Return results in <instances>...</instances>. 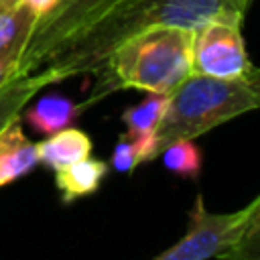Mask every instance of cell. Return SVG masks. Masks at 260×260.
I'll return each instance as SVG.
<instances>
[{
  "mask_svg": "<svg viewBox=\"0 0 260 260\" xmlns=\"http://www.w3.org/2000/svg\"><path fill=\"white\" fill-rule=\"evenodd\" d=\"M158 156H162V165L175 175H181L185 179H197L201 175L203 152L195 144V140L189 138L173 140L160 150Z\"/></svg>",
  "mask_w": 260,
  "mask_h": 260,
  "instance_id": "cell-15",
  "label": "cell"
},
{
  "mask_svg": "<svg viewBox=\"0 0 260 260\" xmlns=\"http://www.w3.org/2000/svg\"><path fill=\"white\" fill-rule=\"evenodd\" d=\"M18 61H20V57H16V55L0 57V87H4L14 77H20L18 75Z\"/></svg>",
  "mask_w": 260,
  "mask_h": 260,
  "instance_id": "cell-16",
  "label": "cell"
},
{
  "mask_svg": "<svg viewBox=\"0 0 260 260\" xmlns=\"http://www.w3.org/2000/svg\"><path fill=\"white\" fill-rule=\"evenodd\" d=\"M39 152V165H45L53 171L71 165L75 160H81L91 154V140L85 132L77 128H63L53 134H49L47 140L37 144Z\"/></svg>",
  "mask_w": 260,
  "mask_h": 260,
  "instance_id": "cell-8",
  "label": "cell"
},
{
  "mask_svg": "<svg viewBox=\"0 0 260 260\" xmlns=\"http://www.w3.org/2000/svg\"><path fill=\"white\" fill-rule=\"evenodd\" d=\"M37 14L22 2L0 10V57L22 55V49L37 24Z\"/></svg>",
  "mask_w": 260,
  "mask_h": 260,
  "instance_id": "cell-12",
  "label": "cell"
},
{
  "mask_svg": "<svg viewBox=\"0 0 260 260\" xmlns=\"http://www.w3.org/2000/svg\"><path fill=\"white\" fill-rule=\"evenodd\" d=\"M260 79H219L191 73L171 93L154 132L156 156L179 138L195 140L207 130L260 106Z\"/></svg>",
  "mask_w": 260,
  "mask_h": 260,
  "instance_id": "cell-3",
  "label": "cell"
},
{
  "mask_svg": "<svg viewBox=\"0 0 260 260\" xmlns=\"http://www.w3.org/2000/svg\"><path fill=\"white\" fill-rule=\"evenodd\" d=\"M256 217H260V197H254L240 211L211 213L203 197L197 195L189 213L187 234L154 260H221Z\"/></svg>",
  "mask_w": 260,
  "mask_h": 260,
  "instance_id": "cell-4",
  "label": "cell"
},
{
  "mask_svg": "<svg viewBox=\"0 0 260 260\" xmlns=\"http://www.w3.org/2000/svg\"><path fill=\"white\" fill-rule=\"evenodd\" d=\"M118 0H59L57 6L41 16L22 49L18 75L39 71L47 59L73 35L93 22Z\"/></svg>",
  "mask_w": 260,
  "mask_h": 260,
  "instance_id": "cell-6",
  "label": "cell"
},
{
  "mask_svg": "<svg viewBox=\"0 0 260 260\" xmlns=\"http://www.w3.org/2000/svg\"><path fill=\"white\" fill-rule=\"evenodd\" d=\"M108 173V165L100 158L85 156L71 165H65L55 171V185L61 191L65 203L91 195L98 191L102 179Z\"/></svg>",
  "mask_w": 260,
  "mask_h": 260,
  "instance_id": "cell-9",
  "label": "cell"
},
{
  "mask_svg": "<svg viewBox=\"0 0 260 260\" xmlns=\"http://www.w3.org/2000/svg\"><path fill=\"white\" fill-rule=\"evenodd\" d=\"M252 0H118L93 22L61 45L41 69L55 71L61 81L95 73L108 55L126 39L154 26L197 30L225 14H246Z\"/></svg>",
  "mask_w": 260,
  "mask_h": 260,
  "instance_id": "cell-1",
  "label": "cell"
},
{
  "mask_svg": "<svg viewBox=\"0 0 260 260\" xmlns=\"http://www.w3.org/2000/svg\"><path fill=\"white\" fill-rule=\"evenodd\" d=\"M18 2L26 4V6L37 14V18H41V16H45L47 12H51V10L57 6L59 0H18Z\"/></svg>",
  "mask_w": 260,
  "mask_h": 260,
  "instance_id": "cell-17",
  "label": "cell"
},
{
  "mask_svg": "<svg viewBox=\"0 0 260 260\" xmlns=\"http://www.w3.org/2000/svg\"><path fill=\"white\" fill-rule=\"evenodd\" d=\"M193 30L179 26H154L120 43L95 71V91L89 104L118 89H142L171 93L191 69Z\"/></svg>",
  "mask_w": 260,
  "mask_h": 260,
  "instance_id": "cell-2",
  "label": "cell"
},
{
  "mask_svg": "<svg viewBox=\"0 0 260 260\" xmlns=\"http://www.w3.org/2000/svg\"><path fill=\"white\" fill-rule=\"evenodd\" d=\"M167 93H148V98H144L140 104L126 108L122 112V122L126 124V130L134 134L154 136L156 126L167 110Z\"/></svg>",
  "mask_w": 260,
  "mask_h": 260,
  "instance_id": "cell-14",
  "label": "cell"
},
{
  "mask_svg": "<svg viewBox=\"0 0 260 260\" xmlns=\"http://www.w3.org/2000/svg\"><path fill=\"white\" fill-rule=\"evenodd\" d=\"M18 0H0V10L2 8H10V6H14Z\"/></svg>",
  "mask_w": 260,
  "mask_h": 260,
  "instance_id": "cell-18",
  "label": "cell"
},
{
  "mask_svg": "<svg viewBox=\"0 0 260 260\" xmlns=\"http://www.w3.org/2000/svg\"><path fill=\"white\" fill-rule=\"evenodd\" d=\"M240 14L211 18L197 30L191 41V69L199 75L219 79H250L258 77L242 37Z\"/></svg>",
  "mask_w": 260,
  "mask_h": 260,
  "instance_id": "cell-5",
  "label": "cell"
},
{
  "mask_svg": "<svg viewBox=\"0 0 260 260\" xmlns=\"http://www.w3.org/2000/svg\"><path fill=\"white\" fill-rule=\"evenodd\" d=\"M39 165L37 144L26 138L20 116L0 128V187L14 183Z\"/></svg>",
  "mask_w": 260,
  "mask_h": 260,
  "instance_id": "cell-7",
  "label": "cell"
},
{
  "mask_svg": "<svg viewBox=\"0 0 260 260\" xmlns=\"http://www.w3.org/2000/svg\"><path fill=\"white\" fill-rule=\"evenodd\" d=\"M91 106L89 102L85 104H75L65 95L59 93H49L41 100H37L26 112L24 120L43 134H53L57 130H63L73 124V120L87 108Z\"/></svg>",
  "mask_w": 260,
  "mask_h": 260,
  "instance_id": "cell-10",
  "label": "cell"
},
{
  "mask_svg": "<svg viewBox=\"0 0 260 260\" xmlns=\"http://www.w3.org/2000/svg\"><path fill=\"white\" fill-rule=\"evenodd\" d=\"M61 77L51 69H39L28 75L14 77L4 87H0V128L12 118L20 116L24 106L47 85L59 83Z\"/></svg>",
  "mask_w": 260,
  "mask_h": 260,
  "instance_id": "cell-11",
  "label": "cell"
},
{
  "mask_svg": "<svg viewBox=\"0 0 260 260\" xmlns=\"http://www.w3.org/2000/svg\"><path fill=\"white\" fill-rule=\"evenodd\" d=\"M156 158L154 136L124 132L118 136L116 146L110 156V165L118 173H132L140 162H150Z\"/></svg>",
  "mask_w": 260,
  "mask_h": 260,
  "instance_id": "cell-13",
  "label": "cell"
}]
</instances>
